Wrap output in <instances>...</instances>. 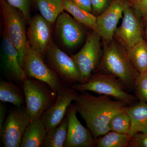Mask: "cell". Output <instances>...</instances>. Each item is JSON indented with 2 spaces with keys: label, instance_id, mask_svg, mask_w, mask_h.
<instances>
[{
  "label": "cell",
  "instance_id": "f546056e",
  "mask_svg": "<svg viewBox=\"0 0 147 147\" xmlns=\"http://www.w3.org/2000/svg\"><path fill=\"white\" fill-rule=\"evenodd\" d=\"M129 147H147V132L134 134L131 137Z\"/></svg>",
  "mask_w": 147,
  "mask_h": 147
},
{
  "label": "cell",
  "instance_id": "ac0fdd59",
  "mask_svg": "<svg viewBox=\"0 0 147 147\" xmlns=\"http://www.w3.org/2000/svg\"><path fill=\"white\" fill-rule=\"evenodd\" d=\"M47 132L41 120L31 121L24 132L20 147L42 146Z\"/></svg>",
  "mask_w": 147,
  "mask_h": 147
},
{
  "label": "cell",
  "instance_id": "7402d4cb",
  "mask_svg": "<svg viewBox=\"0 0 147 147\" xmlns=\"http://www.w3.org/2000/svg\"><path fill=\"white\" fill-rule=\"evenodd\" d=\"M125 50L131 63L139 73L147 71V42L145 40Z\"/></svg>",
  "mask_w": 147,
  "mask_h": 147
},
{
  "label": "cell",
  "instance_id": "5b68a950",
  "mask_svg": "<svg viewBox=\"0 0 147 147\" xmlns=\"http://www.w3.org/2000/svg\"><path fill=\"white\" fill-rule=\"evenodd\" d=\"M71 87L78 91H89L113 97L128 105L135 99L134 96L125 91L126 88L120 80L114 75L107 74L96 72L92 74L85 83H78Z\"/></svg>",
  "mask_w": 147,
  "mask_h": 147
},
{
  "label": "cell",
  "instance_id": "7a4b0ae2",
  "mask_svg": "<svg viewBox=\"0 0 147 147\" xmlns=\"http://www.w3.org/2000/svg\"><path fill=\"white\" fill-rule=\"evenodd\" d=\"M106 42L97 72L114 75L127 89H134V82L139 73L130 61L125 48L119 41L113 40Z\"/></svg>",
  "mask_w": 147,
  "mask_h": 147
},
{
  "label": "cell",
  "instance_id": "ffe728a7",
  "mask_svg": "<svg viewBox=\"0 0 147 147\" xmlns=\"http://www.w3.org/2000/svg\"><path fill=\"white\" fill-rule=\"evenodd\" d=\"M10 82L1 80L0 82V100L8 102L16 107H22L25 102L23 88Z\"/></svg>",
  "mask_w": 147,
  "mask_h": 147
},
{
  "label": "cell",
  "instance_id": "4dcf8cb0",
  "mask_svg": "<svg viewBox=\"0 0 147 147\" xmlns=\"http://www.w3.org/2000/svg\"><path fill=\"white\" fill-rule=\"evenodd\" d=\"M70 1L76 5L92 13V7L90 0H70Z\"/></svg>",
  "mask_w": 147,
  "mask_h": 147
},
{
  "label": "cell",
  "instance_id": "d6a6232c",
  "mask_svg": "<svg viewBox=\"0 0 147 147\" xmlns=\"http://www.w3.org/2000/svg\"><path fill=\"white\" fill-rule=\"evenodd\" d=\"M146 37L147 38V27L146 28Z\"/></svg>",
  "mask_w": 147,
  "mask_h": 147
},
{
  "label": "cell",
  "instance_id": "603a6c76",
  "mask_svg": "<svg viewBox=\"0 0 147 147\" xmlns=\"http://www.w3.org/2000/svg\"><path fill=\"white\" fill-rule=\"evenodd\" d=\"M131 137L129 134L110 131L95 139V146L97 147H129Z\"/></svg>",
  "mask_w": 147,
  "mask_h": 147
},
{
  "label": "cell",
  "instance_id": "7c38bea8",
  "mask_svg": "<svg viewBox=\"0 0 147 147\" xmlns=\"http://www.w3.org/2000/svg\"><path fill=\"white\" fill-rule=\"evenodd\" d=\"M1 60L2 67L6 76L21 86L27 78L24 69L20 63L19 55L5 31L2 36Z\"/></svg>",
  "mask_w": 147,
  "mask_h": 147
},
{
  "label": "cell",
  "instance_id": "4316f807",
  "mask_svg": "<svg viewBox=\"0 0 147 147\" xmlns=\"http://www.w3.org/2000/svg\"><path fill=\"white\" fill-rule=\"evenodd\" d=\"M12 6L21 11L24 14L28 24L30 23L32 17L31 9L34 0H6Z\"/></svg>",
  "mask_w": 147,
  "mask_h": 147
},
{
  "label": "cell",
  "instance_id": "1f68e13d",
  "mask_svg": "<svg viewBox=\"0 0 147 147\" xmlns=\"http://www.w3.org/2000/svg\"><path fill=\"white\" fill-rule=\"evenodd\" d=\"M6 106L3 103L0 104V136L1 135L4 124L5 120Z\"/></svg>",
  "mask_w": 147,
  "mask_h": 147
},
{
  "label": "cell",
  "instance_id": "484cf974",
  "mask_svg": "<svg viewBox=\"0 0 147 147\" xmlns=\"http://www.w3.org/2000/svg\"><path fill=\"white\" fill-rule=\"evenodd\" d=\"M134 90L139 101L147 103V71L139 74L134 82Z\"/></svg>",
  "mask_w": 147,
  "mask_h": 147
},
{
  "label": "cell",
  "instance_id": "52a82bcc",
  "mask_svg": "<svg viewBox=\"0 0 147 147\" xmlns=\"http://www.w3.org/2000/svg\"><path fill=\"white\" fill-rule=\"evenodd\" d=\"M24 69L27 78H34L47 84L57 94L64 86L57 75L44 62L43 58L28 43Z\"/></svg>",
  "mask_w": 147,
  "mask_h": 147
},
{
  "label": "cell",
  "instance_id": "cb8c5ba5",
  "mask_svg": "<svg viewBox=\"0 0 147 147\" xmlns=\"http://www.w3.org/2000/svg\"><path fill=\"white\" fill-rule=\"evenodd\" d=\"M67 120L66 116L62 121L52 131L47 132L42 147H63L66 140Z\"/></svg>",
  "mask_w": 147,
  "mask_h": 147
},
{
  "label": "cell",
  "instance_id": "277c9868",
  "mask_svg": "<svg viewBox=\"0 0 147 147\" xmlns=\"http://www.w3.org/2000/svg\"><path fill=\"white\" fill-rule=\"evenodd\" d=\"M21 87L31 121L40 119L43 113L55 103L57 94L47 84L34 78L25 79Z\"/></svg>",
  "mask_w": 147,
  "mask_h": 147
},
{
  "label": "cell",
  "instance_id": "d6986e66",
  "mask_svg": "<svg viewBox=\"0 0 147 147\" xmlns=\"http://www.w3.org/2000/svg\"><path fill=\"white\" fill-rule=\"evenodd\" d=\"M63 4L64 10L71 14L78 23L98 32L97 17L93 13L76 5L70 0H63Z\"/></svg>",
  "mask_w": 147,
  "mask_h": 147
},
{
  "label": "cell",
  "instance_id": "f1b7e54d",
  "mask_svg": "<svg viewBox=\"0 0 147 147\" xmlns=\"http://www.w3.org/2000/svg\"><path fill=\"white\" fill-rule=\"evenodd\" d=\"M135 13L142 16L147 15V0H126Z\"/></svg>",
  "mask_w": 147,
  "mask_h": 147
},
{
  "label": "cell",
  "instance_id": "8992f818",
  "mask_svg": "<svg viewBox=\"0 0 147 147\" xmlns=\"http://www.w3.org/2000/svg\"><path fill=\"white\" fill-rule=\"evenodd\" d=\"M45 56L49 67L57 74L64 85L71 86L82 83L81 74L73 59L62 51L53 41Z\"/></svg>",
  "mask_w": 147,
  "mask_h": 147
},
{
  "label": "cell",
  "instance_id": "8fae6325",
  "mask_svg": "<svg viewBox=\"0 0 147 147\" xmlns=\"http://www.w3.org/2000/svg\"><path fill=\"white\" fill-rule=\"evenodd\" d=\"M123 15L121 25L116 29L114 35L126 49L144 38L141 24L136 13L126 0L124 5Z\"/></svg>",
  "mask_w": 147,
  "mask_h": 147
},
{
  "label": "cell",
  "instance_id": "83f0119b",
  "mask_svg": "<svg viewBox=\"0 0 147 147\" xmlns=\"http://www.w3.org/2000/svg\"><path fill=\"white\" fill-rule=\"evenodd\" d=\"M113 1L90 0L92 7V13L95 16L97 15L98 16L100 15L108 8Z\"/></svg>",
  "mask_w": 147,
  "mask_h": 147
},
{
  "label": "cell",
  "instance_id": "4fadbf2b",
  "mask_svg": "<svg viewBox=\"0 0 147 147\" xmlns=\"http://www.w3.org/2000/svg\"><path fill=\"white\" fill-rule=\"evenodd\" d=\"M27 31L28 42L31 47L44 58L52 42V26L40 14L33 17Z\"/></svg>",
  "mask_w": 147,
  "mask_h": 147
},
{
  "label": "cell",
  "instance_id": "9c48e42d",
  "mask_svg": "<svg viewBox=\"0 0 147 147\" xmlns=\"http://www.w3.org/2000/svg\"><path fill=\"white\" fill-rule=\"evenodd\" d=\"M30 122L26 107H17L10 110L0 136L4 147H20L24 132Z\"/></svg>",
  "mask_w": 147,
  "mask_h": 147
},
{
  "label": "cell",
  "instance_id": "d4e9b609",
  "mask_svg": "<svg viewBox=\"0 0 147 147\" xmlns=\"http://www.w3.org/2000/svg\"><path fill=\"white\" fill-rule=\"evenodd\" d=\"M109 127L110 131L129 134L131 127V120L125 110L113 116L109 123Z\"/></svg>",
  "mask_w": 147,
  "mask_h": 147
},
{
  "label": "cell",
  "instance_id": "3957f363",
  "mask_svg": "<svg viewBox=\"0 0 147 147\" xmlns=\"http://www.w3.org/2000/svg\"><path fill=\"white\" fill-rule=\"evenodd\" d=\"M3 30L17 49L20 63L24 69L28 40L26 18L21 11L12 6L6 0H0Z\"/></svg>",
  "mask_w": 147,
  "mask_h": 147
},
{
  "label": "cell",
  "instance_id": "6da1fadb",
  "mask_svg": "<svg viewBox=\"0 0 147 147\" xmlns=\"http://www.w3.org/2000/svg\"><path fill=\"white\" fill-rule=\"evenodd\" d=\"M80 92L75 104L94 139L110 131L111 119L117 113L125 111L128 105L108 96H94L86 91Z\"/></svg>",
  "mask_w": 147,
  "mask_h": 147
},
{
  "label": "cell",
  "instance_id": "30bf717a",
  "mask_svg": "<svg viewBox=\"0 0 147 147\" xmlns=\"http://www.w3.org/2000/svg\"><path fill=\"white\" fill-rule=\"evenodd\" d=\"M79 94L77 91L71 86L64 85L57 94L55 103L45 111L40 117L47 132L52 131L62 121L69 106L72 101L76 100Z\"/></svg>",
  "mask_w": 147,
  "mask_h": 147
},
{
  "label": "cell",
  "instance_id": "e0dca14e",
  "mask_svg": "<svg viewBox=\"0 0 147 147\" xmlns=\"http://www.w3.org/2000/svg\"><path fill=\"white\" fill-rule=\"evenodd\" d=\"M131 120L129 134L131 136L138 133L147 132V103L139 101L132 106H127L125 110Z\"/></svg>",
  "mask_w": 147,
  "mask_h": 147
},
{
  "label": "cell",
  "instance_id": "5bb4252c",
  "mask_svg": "<svg viewBox=\"0 0 147 147\" xmlns=\"http://www.w3.org/2000/svg\"><path fill=\"white\" fill-rule=\"evenodd\" d=\"M77 108L75 104L69 106L66 116L67 132L63 147L95 146V139L88 128L83 126L76 116Z\"/></svg>",
  "mask_w": 147,
  "mask_h": 147
},
{
  "label": "cell",
  "instance_id": "44dd1931",
  "mask_svg": "<svg viewBox=\"0 0 147 147\" xmlns=\"http://www.w3.org/2000/svg\"><path fill=\"white\" fill-rule=\"evenodd\" d=\"M34 4L40 15L53 24L65 11L63 0H34Z\"/></svg>",
  "mask_w": 147,
  "mask_h": 147
},
{
  "label": "cell",
  "instance_id": "9a60e30c",
  "mask_svg": "<svg viewBox=\"0 0 147 147\" xmlns=\"http://www.w3.org/2000/svg\"><path fill=\"white\" fill-rule=\"evenodd\" d=\"M79 24L64 11L59 15L55 22L56 34L62 45L67 49L76 47L84 39L85 32Z\"/></svg>",
  "mask_w": 147,
  "mask_h": 147
},
{
  "label": "cell",
  "instance_id": "2e32d148",
  "mask_svg": "<svg viewBox=\"0 0 147 147\" xmlns=\"http://www.w3.org/2000/svg\"><path fill=\"white\" fill-rule=\"evenodd\" d=\"M125 0H113L103 13L96 16L98 32L105 41L113 40L118 23L123 16Z\"/></svg>",
  "mask_w": 147,
  "mask_h": 147
},
{
  "label": "cell",
  "instance_id": "ba28073f",
  "mask_svg": "<svg viewBox=\"0 0 147 147\" xmlns=\"http://www.w3.org/2000/svg\"><path fill=\"white\" fill-rule=\"evenodd\" d=\"M100 37L98 32L93 31L89 35L82 49L71 57L81 74V83H85L89 79L100 63L102 55Z\"/></svg>",
  "mask_w": 147,
  "mask_h": 147
}]
</instances>
